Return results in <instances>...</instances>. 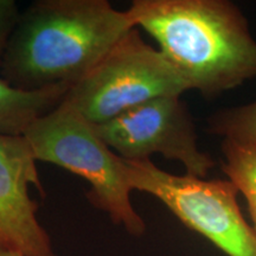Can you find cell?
<instances>
[{
  "label": "cell",
  "instance_id": "1",
  "mask_svg": "<svg viewBox=\"0 0 256 256\" xmlns=\"http://www.w3.org/2000/svg\"><path fill=\"white\" fill-rule=\"evenodd\" d=\"M134 26L107 0H38L20 12L0 60V76L34 92L78 82Z\"/></svg>",
  "mask_w": 256,
  "mask_h": 256
},
{
  "label": "cell",
  "instance_id": "2",
  "mask_svg": "<svg viewBox=\"0 0 256 256\" xmlns=\"http://www.w3.org/2000/svg\"><path fill=\"white\" fill-rule=\"evenodd\" d=\"M191 90L215 98L256 78V40L226 0H134L127 10Z\"/></svg>",
  "mask_w": 256,
  "mask_h": 256
},
{
  "label": "cell",
  "instance_id": "3",
  "mask_svg": "<svg viewBox=\"0 0 256 256\" xmlns=\"http://www.w3.org/2000/svg\"><path fill=\"white\" fill-rule=\"evenodd\" d=\"M37 162L63 168L86 179L92 206L133 236H142L145 220L134 209L126 160L101 139L95 126L60 102L24 134Z\"/></svg>",
  "mask_w": 256,
  "mask_h": 256
},
{
  "label": "cell",
  "instance_id": "4",
  "mask_svg": "<svg viewBox=\"0 0 256 256\" xmlns=\"http://www.w3.org/2000/svg\"><path fill=\"white\" fill-rule=\"evenodd\" d=\"M188 90L186 81L159 49L133 28L90 72L70 86L62 102L98 126L145 102Z\"/></svg>",
  "mask_w": 256,
  "mask_h": 256
},
{
  "label": "cell",
  "instance_id": "5",
  "mask_svg": "<svg viewBox=\"0 0 256 256\" xmlns=\"http://www.w3.org/2000/svg\"><path fill=\"white\" fill-rule=\"evenodd\" d=\"M126 162L133 191L156 197L226 256H256V234L242 215L232 182L170 174L151 159Z\"/></svg>",
  "mask_w": 256,
  "mask_h": 256
},
{
  "label": "cell",
  "instance_id": "6",
  "mask_svg": "<svg viewBox=\"0 0 256 256\" xmlns=\"http://www.w3.org/2000/svg\"><path fill=\"white\" fill-rule=\"evenodd\" d=\"M95 130L124 160L151 159L159 153L166 159L177 160L186 174L198 178H206L215 166L212 158L200 150L196 127L180 96L145 102L112 121L98 124Z\"/></svg>",
  "mask_w": 256,
  "mask_h": 256
},
{
  "label": "cell",
  "instance_id": "7",
  "mask_svg": "<svg viewBox=\"0 0 256 256\" xmlns=\"http://www.w3.org/2000/svg\"><path fill=\"white\" fill-rule=\"evenodd\" d=\"M36 162L24 136L0 133V244L24 256H58L28 192L34 185L46 196Z\"/></svg>",
  "mask_w": 256,
  "mask_h": 256
},
{
  "label": "cell",
  "instance_id": "8",
  "mask_svg": "<svg viewBox=\"0 0 256 256\" xmlns=\"http://www.w3.org/2000/svg\"><path fill=\"white\" fill-rule=\"evenodd\" d=\"M69 87L60 86L40 90H20L0 76V133L24 136L40 118L55 110Z\"/></svg>",
  "mask_w": 256,
  "mask_h": 256
},
{
  "label": "cell",
  "instance_id": "9",
  "mask_svg": "<svg viewBox=\"0 0 256 256\" xmlns=\"http://www.w3.org/2000/svg\"><path fill=\"white\" fill-rule=\"evenodd\" d=\"M222 153V171L247 200L252 226L256 234V148L224 139Z\"/></svg>",
  "mask_w": 256,
  "mask_h": 256
},
{
  "label": "cell",
  "instance_id": "10",
  "mask_svg": "<svg viewBox=\"0 0 256 256\" xmlns=\"http://www.w3.org/2000/svg\"><path fill=\"white\" fill-rule=\"evenodd\" d=\"M206 130L223 140L256 148V101L216 112L208 119Z\"/></svg>",
  "mask_w": 256,
  "mask_h": 256
},
{
  "label": "cell",
  "instance_id": "11",
  "mask_svg": "<svg viewBox=\"0 0 256 256\" xmlns=\"http://www.w3.org/2000/svg\"><path fill=\"white\" fill-rule=\"evenodd\" d=\"M20 11L14 0H0V60Z\"/></svg>",
  "mask_w": 256,
  "mask_h": 256
},
{
  "label": "cell",
  "instance_id": "12",
  "mask_svg": "<svg viewBox=\"0 0 256 256\" xmlns=\"http://www.w3.org/2000/svg\"><path fill=\"white\" fill-rule=\"evenodd\" d=\"M0 256H24V255H22L20 252H18L11 250V249L6 248L5 246L0 244Z\"/></svg>",
  "mask_w": 256,
  "mask_h": 256
}]
</instances>
